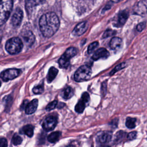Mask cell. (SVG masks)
Here are the masks:
<instances>
[{
    "mask_svg": "<svg viewBox=\"0 0 147 147\" xmlns=\"http://www.w3.org/2000/svg\"><path fill=\"white\" fill-rule=\"evenodd\" d=\"M59 26V19L53 12H49L43 14L39 21L40 31L45 37L52 36L58 30Z\"/></svg>",
    "mask_w": 147,
    "mask_h": 147,
    "instance_id": "6da1fadb",
    "label": "cell"
},
{
    "mask_svg": "<svg viewBox=\"0 0 147 147\" xmlns=\"http://www.w3.org/2000/svg\"><path fill=\"white\" fill-rule=\"evenodd\" d=\"M13 7L12 0H0V26L9 18Z\"/></svg>",
    "mask_w": 147,
    "mask_h": 147,
    "instance_id": "7a4b0ae2",
    "label": "cell"
},
{
    "mask_svg": "<svg viewBox=\"0 0 147 147\" xmlns=\"http://www.w3.org/2000/svg\"><path fill=\"white\" fill-rule=\"evenodd\" d=\"M23 48V43L18 37H13L7 41L5 45L6 50L11 55L20 53Z\"/></svg>",
    "mask_w": 147,
    "mask_h": 147,
    "instance_id": "3957f363",
    "label": "cell"
},
{
    "mask_svg": "<svg viewBox=\"0 0 147 147\" xmlns=\"http://www.w3.org/2000/svg\"><path fill=\"white\" fill-rule=\"evenodd\" d=\"M91 67L87 65L80 67L74 74V79L78 82L86 81L90 79L91 75Z\"/></svg>",
    "mask_w": 147,
    "mask_h": 147,
    "instance_id": "277c9868",
    "label": "cell"
},
{
    "mask_svg": "<svg viewBox=\"0 0 147 147\" xmlns=\"http://www.w3.org/2000/svg\"><path fill=\"white\" fill-rule=\"evenodd\" d=\"M76 53L77 50L76 48L73 47L68 48L59 59V64L60 67L64 68H67L70 63V59L74 57Z\"/></svg>",
    "mask_w": 147,
    "mask_h": 147,
    "instance_id": "5b68a950",
    "label": "cell"
},
{
    "mask_svg": "<svg viewBox=\"0 0 147 147\" xmlns=\"http://www.w3.org/2000/svg\"><path fill=\"white\" fill-rule=\"evenodd\" d=\"M21 71L19 69L10 68L6 69L0 74V78L5 82L9 81L18 77L21 74Z\"/></svg>",
    "mask_w": 147,
    "mask_h": 147,
    "instance_id": "8992f818",
    "label": "cell"
},
{
    "mask_svg": "<svg viewBox=\"0 0 147 147\" xmlns=\"http://www.w3.org/2000/svg\"><path fill=\"white\" fill-rule=\"evenodd\" d=\"M57 123V118L53 115H49L44 119L42 123V127L45 131H51L56 127Z\"/></svg>",
    "mask_w": 147,
    "mask_h": 147,
    "instance_id": "52a82bcc",
    "label": "cell"
},
{
    "mask_svg": "<svg viewBox=\"0 0 147 147\" xmlns=\"http://www.w3.org/2000/svg\"><path fill=\"white\" fill-rule=\"evenodd\" d=\"M23 12L20 8H17L11 17V22L14 26H18L22 20Z\"/></svg>",
    "mask_w": 147,
    "mask_h": 147,
    "instance_id": "ba28073f",
    "label": "cell"
},
{
    "mask_svg": "<svg viewBox=\"0 0 147 147\" xmlns=\"http://www.w3.org/2000/svg\"><path fill=\"white\" fill-rule=\"evenodd\" d=\"M112 138V133L110 131H102L96 137V141L101 144L109 142Z\"/></svg>",
    "mask_w": 147,
    "mask_h": 147,
    "instance_id": "9c48e42d",
    "label": "cell"
},
{
    "mask_svg": "<svg viewBox=\"0 0 147 147\" xmlns=\"http://www.w3.org/2000/svg\"><path fill=\"white\" fill-rule=\"evenodd\" d=\"M88 25L86 21L82 22L78 24L74 29L72 31V34L74 36H79L82 35L87 29Z\"/></svg>",
    "mask_w": 147,
    "mask_h": 147,
    "instance_id": "30bf717a",
    "label": "cell"
},
{
    "mask_svg": "<svg viewBox=\"0 0 147 147\" xmlns=\"http://www.w3.org/2000/svg\"><path fill=\"white\" fill-rule=\"evenodd\" d=\"M109 51L104 48H100L97 49L93 54L92 56V59L94 60H98L100 59H106L109 56Z\"/></svg>",
    "mask_w": 147,
    "mask_h": 147,
    "instance_id": "8fae6325",
    "label": "cell"
},
{
    "mask_svg": "<svg viewBox=\"0 0 147 147\" xmlns=\"http://www.w3.org/2000/svg\"><path fill=\"white\" fill-rule=\"evenodd\" d=\"M22 37L25 44L28 47H31L35 40V36L30 30H26L22 34Z\"/></svg>",
    "mask_w": 147,
    "mask_h": 147,
    "instance_id": "7c38bea8",
    "label": "cell"
},
{
    "mask_svg": "<svg viewBox=\"0 0 147 147\" xmlns=\"http://www.w3.org/2000/svg\"><path fill=\"white\" fill-rule=\"evenodd\" d=\"M129 17V14L127 11L126 10L121 11L119 13L118 17H117V26H122L125 24L126 20H127V18Z\"/></svg>",
    "mask_w": 147,
    "mask_h": 147,
    "instance_id": "4fadbf2b",
    "label": "cell"
},
{
    "mask_svg": "<svg viewBox=\"0 0 147 147\" xmlns=\"http://www.w3.org/2000/svg\"><path fill=\"white\" fill-rule=\"evenodd\" d=\"M38 106V100L37 99H33L28 103L25 107V113L27 114H31L35 112Z\"/></svg>",
    "mask_w": 147,
    "mask_h": 147,
    "instance_id": "5bb4252c",
    "label": "cell"
},
{
    "mask_svg": "<svg viewBox=\"0 0 147 147\" xmlns=\"http://www.w3.org/2000/svg\"><path fill=\"white\" fill-rule=\"evenodd\" d=\"M134 11L136 14L143 16L146 13L147 6L144 2H140L135 7Z\"/></svg>",
    "mask_w": 147,
    "mask_h": 147,
    "instance_id": "9a60e30c",
    "label": "cell"
},
{
    "mask_svg": "<svg viewBox=\"0 0 147 147\" xmlns=\"http://www.w3.org/2000/svg\"><path fill=\"white\" fill-rule=\"evenodd\" d=\"M122 44V40L118 37H113L110 41V47L113 50H117L121 48Z\"/></svg>",
    "mask_w": 147,
    "mask_h": 147,
    "instance_id": "2e32d148",
    "label": "cell"
},
{
    "mask_svg": "<svg viewBox=\"0 0 147 147\" xmlns=\"http://www.w3.org/2000/svg\"><path fill=\"white\" fill-rule=\"evenodd\" d=\"M58 70L55 67H52L49 69L48 75H47V81L48 83H51L54 79L56 78V75H57Z\"/></svg>",
    "mask_w": 147,
    "mask_h": 147,
    "instance_id": "e0dca14e",
    "label": "cell"
},
{
    "mask_svg": "<svg viewBox=\"0 0 147 147\" xmlns=\"http://www.w3.org/2000/svg\"><path fill=\"white\" fill-rule=\"evenodd\" d=\"M74 95V90L70 87H66L62 92V96L65 99L71 98Z\"/></svg>",
    "mask_w": 147,
    "mask_h": 147,
    "instance_id": "ac0fdd59",
    "label": "cell"
},
{
    "mask_svg": "<svg viewBox=\"0 0 147 147\" xmlns=\"http://www.w3.org/2000/svg\"><path fill=\"white\" fill-rule=\"evenodd\" d=\"M45 0H26V6L30 9L42 3Z\"/></svg>",
    "mask_w": 147,
    "mask_h": 147,
    "instance_id": "d6986e66",
    "label": "cell"
},
{
    "mask_svg": "<svg viewBox=\"0 0 147 147\" xmlns=\"http://www.w3.org/2000/svg\"><path fill=\"white\" fill-rule=\"evenodd\" d=\"M60 136H61V133L59 131L53 132L48 136V140L49 142L51 143H54L59 140Z\"/></svg>",
    "mask_w": 147,
    "mask_h": 147,
    "instance_id": "ffe728a7",
    "label": "cell"
},
{
    "mask_svg": "<svg viewBox=\"0 0 147 147\" xmlns=\"http://www.w3.org/2000/svg\"><path fill=\"white\" fill-rule=\"evenodd\" d=\"M86 103L84 100H83L82 99H80L75 106V111L78 113H82L86 107Z\"/></svg>",
    "mask_w": 147,
    "mask_h": 147,
    "instance_id": "44dd1931",
    "label": "cell"
},
{
    "mask_svg": "<svg viewBox=\"0 0 147 147\" xmlns=\"http://www.w3.org/2000/svg\"><path fill=\"white\" fill-rule=\"evenodd\" d=\"M22 132L29 137L33 135V126L31 125H27L22 127Z\"/></svg>",
    "mask_w": 147,
    "mask_h": 147,
    "instance_id": "7402d4cb",
    "label": "cell"
},
{
    "mask_svg": "<svg viewBox=\"0 0 147 147\" xmlns=\"http://www.w3.org/2000/svg\"><path fill=\"white\" fill-rule=\"evenodd\" d=\"M136 119L127 117L126 121V126L129 129H133L136 127Z\"/></svg>",
    "mask_w": 147,
    "mask_h": 147,
    "instance_id": "603a6c76",
    "label": "cell"
},
{
    "mask_svg": "<svg viewBox=\"0 0 147 147\" xmlns=\"http://www.w3.org/2000/svg\"><path fill=\"white\" fill-rule=\"evenodd\" d=\"M98 45H99V43L97 41H95V42H93L91 43L88 45V49H87L88 53L89 54H90L92 52H93L98 47Z\"/></svg>",
    "mask_w": 147,
    "mask_h": 147,
    "instance_id": "cb8c5ba5",
    "label": "cell"
},
{
    "mask_svg": "<svg viewBox=\"0 0 147 147\" xmlns=\"http://www.w3.org/2000/svg\"><path fill=\"white\" fill-rule=\"evenodd\" d=\"M22 141V138L18 136V134H14V136L13 137V138H12V142L14 145H20Z\"/></svg>",
    "mask_w": 147,
    "mask_h": 147,
    "instance_id": "d4e9b609",
    "label": "cell"
},
{
    "mask_svg": "<svg viewBox=\"0 0 147 147\" xmlns=\"http://www.w3.org/2000/svg\"><path fill=\"white\" fill-rule=\"evenodd\" d=\"M32 90H33V93H34L36 94H41L44 91V87L42 84H38V85L34 87Z\"/></svg>",
    "mask_w": 147,
    "mask_h": 147,
    "instance_id": "484cf974",
    "label": "cell"
},
{
    "mask_svg": "<svg viewBox=\"0 0 147 147\" xmlns=\"http://www.w3.org/2000/svg\"><path fill=\"white\" fill-rule=\"evenodd\" d=\"M57 105V101L53 100L47 105V106L46 107V110L48 111H51V110L55 109Z\"/></svg>",
    "mask_w": 147,
    "mask_h": 147,
    "instance_id": "4316f807",
    "label": "cell"
},
{
    "mask_svg": "<svg viewBox=\"0 0 147 147\" xmlns=\"http://www.w3.org/2000/svg\"><path fill=\"white\" fill-rule=\"evenodd\" d=\"M125 67V63H122L118 65H117L112 71L110 73V75H113L114 74L115 72L118 71L119 70L122 69V68H123Z\"/></svg>",
    "mask_w": 147,
    "mask_h": 147,
    "instance_id": "83f0119b",
    "label": "cell"
},
{
    "mask_svg": "<svg viewBox=\"0 0 147 147\" xmlns=\"http://www.w3.org/2000/svg\"><path fill=\"white\" fill-rule=\"evenodd\" d=\"M115 31H114V30H111V29H107V30H106L105 32H104V33H103V36H102V37L103 38H107V37H110V36H113L114 34H115Z\"/></svg>",
    "mask_w": 147,
    "mask_h": 147,
    "instance_id": "f1b7e54d",
    "label": "cell"
},
{
    "mask_svg": "<svg viewBox=\"0 0 147 147\" xmlns=\"http://www.w3.org/2000/svg\"><path fill=\"white\" fill-rule=\"evenodd\" d=\"M81 99L84 100L86 103H87L89 101H90V95L88 94V92H84L81 97Z\"/></svg>",
    "mask_w": 147,
    "mask_h": 147,
    "instance_id": "f546056e",
    "label": "cell"
},
{
    "mask_svg": "<svg viewBox=\"0 0 147 147\" xmlns=\"http://www.w3.org/2000/svg\"><path fill=\"white\" fill-rule=\"evenodd\" d=\"M145 26H146V22H140V24H138L137 25L136 29H137L138 32H141L142 30L144 29V28H145Z\"/></svg>",
    "mask_w": 147,
    "mask_h": 147,
    "instance_id": "4dcf8cb0",
    "label": "cell"
},
{
    "mask_svg": "<svg viewBox=\"0 0 147 147\" xmlns=\"http://www.w3.org/2000/svg\"><path fill=\"white\" fill-rule=\"evenodd\" d=\"M137 137V132L136 131H131L130 132L127 134V138L130 140H132L133 139H135Z\"/></svg>",
    "mask_w": 147,
    "mask_h": 147,
    "instance_id": "1f68e13d",
    "label": "cell"
},
{
    "mask_svg": "<svg viewBox=\"0 0 147 147\" xmlns=\"http://www.w3.org/2000/svg\"><path fill=\"white\" fill-rule=\"evenodd\" d=\"M123 135H125V133H123L122 131H119L117 132V137H116V140L118 141H120L121 139H122Z\"/></svg>",
    "mask_w": 147,
    "mask_h": 147,
    "instance_id": "d6a6232c",
    "label": "cell"
},
{
    "mask_svg": "<svg viewBox=\"0 0 147 147\" xmlns=\"http://www.w3.org/2000/svg\"><path fill=\"white\" fill-rule=\"evenodd\" d=\"M7 146V142L6 138H0V147H6Z\"/></svg>",
    "mask_w": 147,
    "mask_h": 147,
    "instance_id": "836d02e7",
    "label": "cell"
},
{
    "mask_svg": "<svg viewBox=\"0 0 147 147\" xmlns=\"http://www.w3.org/2000/svg\"><path fill=\"white\" fill-rule=\"evenodd\" d=\"M112 2H115V3H117V2H121V1L122 0H111Z\"/></svg>",
    "mask_w": 147,
    "mask_h": 147,
    "instance_id": "e575fe53",
    "label": "cell"
},
{
    "mask_svg": "<svg viewBox=\"0 0 147 147\" xmlns=\"http://www.w3.org/2000/svg\"><path fill=\"white\" fill-rule=\"evenodd\" d=\"M1 38H2V33H1V31L0 30V42L1 41Z\"/></svg>",
    "mask_w": 147,
    "mask_h": 147,
    "instance_id": "d590c367",
    "label": "cell"
},
{
    "mask_svg": "<svg viewBox=\"0 0 147 147\" xmlns=\"http://www.w3.org/2000/svg\"><path fill=\"white\" fill-rule=\"evenodd\" d=\"M1 82L0 81V87H1Z\"/></svg>",
    "mask_w": 147,
    "mask_h": 147,
    "instance_id": "8d00e7d4",
    "label": "cell"
}]
</instances>
